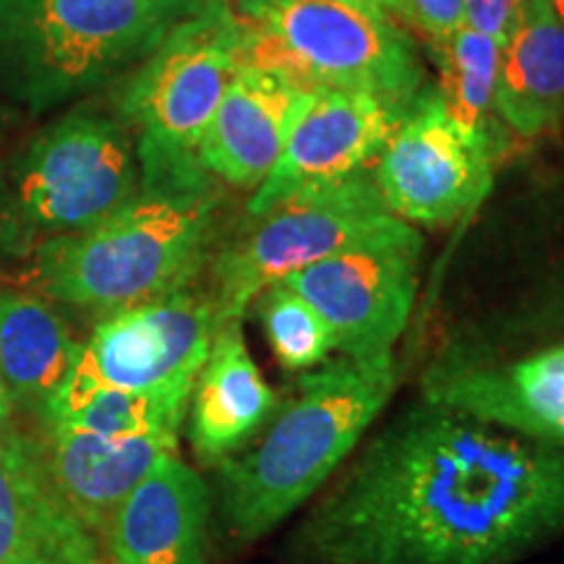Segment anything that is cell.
I'll list each match as a JSON object with an SVG mask.
<instances>
[{"instance_id":"obj_1","label":"cell","mask_w":564,"mask_h":564,"mask_svg":"<svg viewBox=\"0 0 564 564\" xmlns=\"http://www.w3.org/2000/svg\"><path fill=\"white\" fill-rule=\"evenodd\" d=\"M564 535V449L415 398L303 507L291 564H520Z\"/></svg>"},{"instance_id":"obj_2","label":"cell","mask_w":564,"mask_h":564,"mask_svg":"<svg viewBox=\"0 0 564 564\" xmlns=\"http://www.w3.org/2000/svg\"><path fill=\"white\" fill-rule=\"evenodd\" d=\"M394 356L329 361L299 373L257 440L215 465L228 533L253 544L333 481L398 390Z\"/></svg>"},{"instance_id":"obj_3","label":"cell","mask_w":564,"mask_h":564,"mask_svg":"<svg viewBox=\"0 0 564 564\" xmlns=\"http://www.w3.org/2000/svg\"><path fill=\"white\" fill-rule=\"evenodd\" d=\"M217 225L220 194L202 167L141 178L108 220L42 241L32 280L55 301L108 316L194 288L215 257Z\"/></svg>"},{"instance_id":"obj_4","label":"cell","mask_w":564,"mask_h":564,"mask_svg":"<svg viewBox=\"0 0 564 564\" xmlns=\"http://www.w3.org/2000/svg\"><path fill=\"white\" fill-rule=\"evenodd\" d=\"M212 0H0V87L34 112L137 66Z\"/></svg>"},{"instance_id":"obj_5","label":"cell","mask_w":564,"mask_h":564,"mask_svg":"<svg viewBox=\"0 0 564 564\" xmlns=\"http://www.w3.org/2000/svg\"><path fill=\"white\" fill-rule=\"evenodd\" d=\"M241 63L306 89L369 91L405 108L426 87L419 47L377 0H230Z\"/></svg>"},{"instance_id":"obj_6","label":"cell","mask_w":564,"mask_h":564,"mask_svg":"<svg viewBox=\"0 0 564 564\" xmlns=\"http://www.w3.org/2000/svg\"><path fill=\"white\" fill-rule=\"evenodd\" d=\"M241 42L230 0H212L131 70L118 112L139 133L141 178L199 167L196 147L241 68Z\"/></svg>"},{"instance_id":"obj_7","label":"cell","mask_w":564,"mask_h":564,"mask_svg":"<svg viewBox=\"0 0 564 564\" xmlns=\"http://www.w3.org/2000/svg\"><path fill=\"white\" fill-rule=\"evenodd\" d=\"M209 262L217 319L243 322L267 285L333 257L345 246L387 228L398 217L387 209L371 167L348 178L312 186L274 204Z\"/></svg>"},{"instance_id":"obj_8","label":"cell","mask_w":564,"mask_h":564,"mask_svg":"<svg viewBox=\"0 0 564 564\" xmlns=\"http://www.w3.org/2000/svg\"><path fill=\"white\" fill-rule=\"evenodd\" d=\"M139 188V152L129 126L79 108L34 137L21 154L13 207L32 232L74 236L108 220Z\"/></svg>"},{"instance_id":"obj_9","label":"cell","mask_w":564,"mask_h":564,"mask_svg":"<svg viewBox=\"0 0 564 564\" xmlns=\"http://www.w3.org/2000/svg\"><path fill=\"white\" fill-rule=\"evenodd\" d=\"M217 327L209 293L194 288L108 314L82 343L74 369L40 419L42 426L100 390H194Z\"/></svg>"},{"instance_id":"obj_10","label":"cell","mask_w":564,"mask_h":564,"mask_svg":"<svg viewBox=\"0 0 564 564\" xmlns=\"http://www.w3.org/2000/svg\"><path fill=\"white\" fill-rule=\"evenodd\" d=\"M421 253V232L394 220L282 282L322 314L335 337V352L394 356L419 295Z\"/></svg>"},{"instance_id":"obj_11","label":"cell","mask_w":564,"mask_h":564,"mask_svg":"<svg viewBox=\"0 0 564 564\" xmlns=\"http://www.w3.org/2000/svg\"><path fill=\"white\" fill-rule=\"evenodd\" d=\"M499 147L463 129L440 91L423 87L373 160L387 209L398 220L440 228L463 220L489 194Z\"/></svg>"},{"instance_id":"obj_12","label":"cell","mask_w":564,"mask_h":564,"mask_svg":"<svg viewBox=\"0 0 564 564\" xmlns=\"http://www.w3.org/2000/svg\"><path fill=\"white\" fill-rule=\"evenodd\" d=\"M405 108L348 89H312L288 131L280 160L249 199V217L312 186L371 167Z\"/></svg>"},{"instance_id":"obj_13","label":"cell","mask_w":564,"mask_h":564,"mask_svg":"<svg viewBox=\"0 0 564 564\" xmlns=\"http://www.w3.org/2000/svg\"><path fill=\"white\" fill-rule=\"evenodd\" d=\"M421 398L564 449V345L502 361L447 352L423 373Z\"/></svg>"},{"instance_id":"obj_14","label":"cell","mask_w":564,"mask_h":564,"mask_svg":"<svg viewBox=\"0 0 564 564\" xmlns=\"http://www.w3.org/2000/svg\"><path fill=\"white\" fill-rule=\"evenodd\" d=\"M0 564H102L89 533L47 474L40 442L0 426Z\"/></svg>"},{"instance_id":"obj_15","label":"cell","mask_w":564,"mask_h":564,"mask_svg":"<svg viewBox=\"0 0 564 564\" xmlns=\"http://www.w3.org/2000/svg\"><path fill=\"white\" fill-rule=\"evenodd\" d=\"M278 70L241 63L196 147V165L232 188L262 186L308 97Z\"/></svg>"},{"instance_id":"obj_16","label":"cell","mask_w":564,"mask_h":564,"mask_svg":"<svg viewBox=\"0 0 564 564\" xmlns=\"http://www.w3.org/2000/svg\"><path fill=\"white\" fill-rule=\"evenodd\" d=\"M212 499L178 453L165 455L112 514L102 541L112 564H207Z\"/></svg>"},{"instance_id":"obj_17","label":"cell","mask_w":564,"mask_h":564,"mask_svg":"<svg viewBox=\"0 0 564 564\" xmlns=\"http://www.w3.org/2000/svg\"><path fill=\"white\" fill-rule=\"evenodd\" d=\"M280 403L282 394L253 364L243 322H223L194 379L186 413L194 455L215 468L257 440Z\"/></svg>"},{"instance_id":"obj_18","label":"cell","mask_w":564,"mask_h":564,"mask_svg":"<svg viewBox=\"0 0 564 564\" xmlns=\"http://www.w3.org/2000/svg\"><path fill=\"white\" fill-rule=\"evenodd\" d=\"M47 474L89 533L102 539L112 514L162 457L178 453V434L102 440L63 426H45L40 442Z\"/></svg>"},{"instance_id":"obj_19","label":"cell","mask_w":564,"mask_h":564,"mask_svg":"<svg viewBox=\"0 0 564 564\" xmlns=\"http://www.w3.org/2000/svg\"><path fill=\"white\" fill-rule=\"evenodd\" d=\"M494 112L520 139L552 131L564 118V26L546 0H525L499 53Z\"/></svg>"},{"instance_id":"obj_20","label":"cell","mask_w":564,"mask_h":564,"mask_svg":"<svg viewBox=\"0 0 564 564\" xmlns=\"http://www.w3.org/2000/svg\"><path fill=\"white\" fill-rule=\"evenodd\" d=\"M79 350L82 343L51 303L0 288V369L13 405L42 419Z\"/></svg>"},{"instance_id":"obj_21","label":"cell","mask_w":564,"mask_h":564,"mask_svg":"<svg viewBox=\"0 0 564 564\" xmlns=\"http://www.w3.org/2000/svg\"><path fill=\"white\" fill-rule=\"evenodd\" d=\"M426 45L436 70H440V84L434 89L440 91L444 108L465 131L497 144L494 89H497L502 47L489 34L468 24H463L449 37L426 42Z\"/></svg>"},{"instance_id":"obj_22","label":"cell","mask_w":564,"mask_h":564,"mask_svg":"<svg viewBox=\"0 0 564 564\" xmlns=\"http://www.w3.org/2000/svg\"><path fill=\"white\" fill-rule=\"evenodd\" d=\"M188 403H192V390H100L89 394L74 411L45 423V426L74 429V432L102 436V440H126V436L144 434H181Z\"/></svg>"},{"instance_id":"obj_23","label":"cell","mask_w":564,"mask_h":564,"mask_svg":"<svg viewBox=\"0 0 564 564\" xmlns=\"http://www.w3.org/2000/svg\"><path fill=\"white\" fill-rule=\"evenodd\" d=\"M251 308L262 324L274 358L285 371H312L335 356V337L327 322L312 303L282 280L267 285L253 299Z\"/></svg>"},{"instance_id":"obj_24","label":"cell","mask_w":564,"mask_h":564,"mask_svg":"<svg viewBox=\"0 0 564 564\" xmlns=\"http://www.w3.org/2000/svg\"><path fill=\"white\" fill-rule=\"evenodd\" d=\"M398 17L426 42H440L465 24L463 0H398Z\"/></svg>"},{"instance_id":"obj_25","label":"cell","mask_w":564,"mask_h":564,"mask_svg":"<svg viewBox=\"0 0 564 564\" xmlns=\"http://www.w3.org/2000/svg\"><path fill=\"white\" fill-rule=\"evenodd\" d=\"M525 0H463L465 24L489 34L499 47L510 37Z\"/></svg>"},{"instance_id":"obj_26","label":"cell","mask_w":564,"mask_h":564,"mask_svg":"<svg viewBox=\"0 0 564 564\" xmlns=\"http://www.w3.org/2000/svg\"><path fill=\"white\" fill-rule=\"evenodd\" d=\"M11 413H13V400H11L9 384H6L3 369H0V426L11 423Z\"/></svg>"},{"instance_id":"obj_27","label":"cell","mask_w":564,"mask_h":564,"mask_svg":"<svg viewBox=\"0 0 564 564\" xmlns=\"http://www.w3.org/2000/svg\"><path fill=\"white\" fill-rule=\"evenodd\" d=\"M546 6L552 11V17L564 26V0H546Z\"/></svg>"},{"instance_id":"obj_28","label":"cell","mask_w":564,"mask_h":564,"mask_svg":"<svg viewBox=\"0 0 564 564\" xmlns=\"http://www.w3.org/2000/svg\"><path fill=\"white\" fill-rule=\"evenodd\" d=\"M377 3H379V6H384L387 11H390V13H394V17H398V0H377Z\"/></svg>"}]
</instances>
